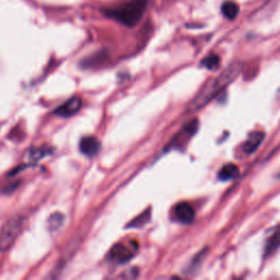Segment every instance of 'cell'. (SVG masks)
Here are the masks:
<instances>
[{
	"label": "cell",
	"instance_id": "6da1fadb",
	"mask_svg": "<svg viewBox=\"0 0 280 280\" xmlns=\"http://www.w3.org/2000/svg\"><path fill=\"white\" fill-rule=\"evenodd\" d=\"M241 69V64H232L222 73H220L216 78L211 79L210 81L205 84L204 88L199 91L195 99L191 102V104L189 105V111L197 112L205 108L213 98H216L220 92H222L239 76Z\"/></svg>",
	"mask_w": 280,
	"mask_h": 280
},
{
	"label": "cell",
	"instance_id": "7a4b0ae2",
	"mask_svg": "<svg viewBox=\"0 0 280 280\" xmlns=\"http://www.w3.org/2000/svg\"><path fill=\"white\" fill-rule=\"evenodd\" d=\"M148 0H129L114 8L104 10V15L128 28H134L143 19Z\"/></svg>",
	"mask_w": 280,
	"mask_h": 280
},
{
	"label": "cell",
	"instance_id": "3957f363",
	"mask_svg": "<svg viewBox=\"0 0 280 280\" xmlns=\"http://www.w3.org/2000/svg\"><path fill=\"white\" fill-rule=\"evenodd\" d=\"M24 225V219L22 217H12L4 223L0 228V251L4 252L11 248L17 238L21 233Z\"/></svg>",
	"mask_w": 280,
	"mask_h": 280
},
{
	"label": "cell",
	"instance_id": "277c9868",
	"mask_svg": "<svg viewBox=\"0 0 280 280\" xmlns=\"http://www.w3.org/2000/svg\"><path fill=\"white\" fill-rule=\"evenodd\" d=\"M138 251V243L134 240L119 242L113 246L110 251V259L116 264H125L136 255Z\"/></svg>",
	"mask_w": 280,
	"mask_h": 280
},
{
	"label": "cell",
	"instance_id": "5b68a950",
	"mask_svg": "<svg viewBox=\"0 0 280 280\" xmlns=\"http://www.w3.org/2000/svg\"><path fill=\"white\" fill-rule=\"evenodd\" d=\"M197 129H198V121L197 119H193V121L186 124L182 128V130L172 139V142L170 143L169 147H171V148H174V147L178 148V147L183 146L184 144L188 143V140L190 138H192L196 134Z\"/></svg>",
	"mask_w": 280,
	"mask_h": 280
},
{
	"label": "cell",
	"instance_id": "8992f818",
	"mask_svg": "<svg viewBox=\"0 0 280 280\" xmlns=\"http://www.w3.org/2000/svg\"><path fill=\"white\" fill-rule=\"evenodd\" d=\"M82 106V99L80 97H73L67 102H65L63 105L59 106L55 110V115L62 117H70L75 115L76 113L81 109Z\"/></svg>",
	"mask_w": 280,
	"mask_h": 280
},
{
	"label": "cell",
	"instance_id": "52a82bcc",
	"mask_svg": "<svg viewBox=\"0 0 280 280\" xmlns=\"http://www.w3.org/2000/svg\"><path fill=\"white\" fill-rule=\"evenodd\" d=\"M175 218L181 223H191L195 218V210L189 203H179L174 208Z\"/></svg>",
	"mask_w": 280,
	"mask_h": 280
},
{
	"label": "cell",
	"instance_id": "ba28073f",
	"mask_svg": "<svg viewBox=\"0 0 280 280\" xmlns=\"http://www.w3.org/2000/svg\"><path fill=\"white\" fill-rule=\"evenodd\" d=\"M79 149L86 157H95L96 155H98L100 149H101V143L96 137H84L80 142Z\"/></svg>",
	"mask_w": 280,
	"mask_h": 280
},
{
	"label": "cell",
	"instance_id": "9c48e42d",
	"mask_svg": "<svg viewBox=\"0 0 280 280\" xmlns=\"http://www.w3.org/2000/svg\"><path fill=\"white\" fill-rule=\"evenodd\" d=\"M265 138V134L263 131H253L249 135L248 139L245 140V143L242 145V151L246 155H251V153L255 152L263 140Z\"/></svg>",
	"mask_w": 280,
	"mask_h": 280
},
{
	"label": "cell",
	"instance_id": "30bf717a",
	"mask_svg": "<svg viewBox=\"0 0 280 280\" xmlns=\"http://www.w3.org/2000/svg\"><path fill=\"white\" fill-rule=\"evenodd\" d=\"M280 248V224L272 230L271 235L266 240L264 255L265 257L271 256Z\"/></svg>",
	"mask_w": 280,
	"mask_h": 280
},
{
	"label": "cell",
	"instance_id": "8fae6325",
	"mask_svg": "<svg viewBox=\"0 0 280 280\" xmlns=\"http://www.w3.org/2000/svg\"><path fill=\"white\" fill-rule=\"evenodd\" d=\"M239 168L236 164H225L224 166H222L221 170L219 171L218 173V178L220 181H230V179L236 178L239 175Z\"/></svg>",
	"mask_w": 280,
	"mask_h": 280
},
{
	"label": "cell",
	"instance_id": "7c38bea8",
	"mask_svg": "<svg viewBox=\"0 0 280 280\" xmlns=\"http://www.w3.org/2000/svg\"><path fill=\"white\" fill-rule=\"evenodd\" d=\"M221 12H222V15L228 20H235L239 15L240 8L236 3L225 2V3H223V5L221 7Z\"/></svg>",
	"mask_w": 280,
	"mask_h": 280
},
{
	"label": "cell",
	"instance_id": "4fadbf2b",
	"mask_svg": "<svg viewBox=\"0 0 280 280\" xmlns=\"http://www.w3.org/2000/svg\"><path fill=\"white\" fill-rule=\"evenodd\" d=\"M151 219V211L150 209H147L146 211H144L143 213H140L138 217H136L134 220H131V221L127 224V228H143L144 225H146L150 221Z\"/></svg>",
	"mask_w": 280,
	"mask_h": 280
},
{
	"label": "cell",
	"instance_id": "5bb4252c",
	"mask_svg": "<svg viewBox=\"0 0 280 280\" xmlns=\"http://www.w3.org/2000/svg\"><path fill=\"white\" fill-rule=\"evenodd\" d=\"M64 223V215L59 212H55L49 218L48 220V226L50 231H56L58 230Z\"/></svg>",
	"mask_w": 280,
	"mask_h": 280
},
{
	"label": "cell",
	"instance_id": "9a60e30c",
	"mask_svg": "<svg viewBox=\"0 0 280 280\" xmlns=\"http://www.w3.org/2000/svg\"><path fill=\"white\" fill-rule=\"evenodd\" d=\"M201 65L209 70H215L220 66V57L216 54H210L203 59Z\"/></svg>",
	"mask_w": 280,
	"mask_h": 280
}]
</instances>
